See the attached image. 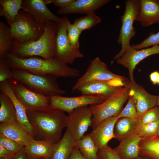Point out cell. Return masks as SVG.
Returning <instances> with one entry per match:
<instances>
[{
	"instance_id": "cell-1",
	"label": "cell",
	"mask_w": 159,
	"mask_h": 159,
	"mask_svg": "<svg viewBox=\"0 0 159 159\" xmlns=\"http://www.w3.org/2000/svg\"><path fill=\"white\" fill-rule=\"evenodd\" d=\"M5 59L11 68L23 69L37 74L72 77H78L80 74L77 69L55 57L49 59L37 57L21 58L9 53Z\"/></svg>"
},
{
	"instance_id": "cell-2",
	"label": "cell",
	"mask_w": 159,
	"mask_h": 159,
	"mask_svg": "<svg viewBox=\"0 0 159 159\" xmlns=\"http://www.w3.org/2000/svg\"><path fill=\"white\" fill-rule=\"evenodd\" d=\"M27 117L35 130L36 137L57 143L66 127L67 115L61 110L50 108L46 110H26Z\"/></svg>"
},
{
	"instance_id": "cell-3",
	"label": "cell",
	"mask_w": 159,
	"mask_h": 159,
	"mask_svg": "<svg viewBox=\"0 0 159 159\" xmlns=\"http://www.w3.org/2000/svg\"><path fill=\"white\" fill-rule=\"evenodd\" d=\"M57 24L49 21L44 25L43 34L36 41L27 43L13 41L10 53L18 57L25 58L37 57L46 59L54 58L55 55V40Z\"/></svg>"
},
{
	"instance_id": "cell-4",
	"label": "cell",
	"mask_w": 159,
	"mask_h": 159,
	"mask_svg": "<svg viewBox=\"0 0 159 159\" xmlns=\"http://www.w3.org/2000/svg\"><path fill=\"white\" fill-rule=\"evenodd\" d=\"M11 69L12 78L33 91L49 97L66 92L60 88L56 77L53 76L37 74L21 69Z\"/></svg>"
},
{
	"instance_id": "cell-5",
	"label": "cell",
	"mask_w": 159,
	"mask_h": 159,
	"mask_svg": "<svg viewBox=\"0 0 159 159\" xmlns=\"http://www.w3.org/2000/svg\"><path fill=\"white\" fill-rule=\"evenodd\" d=\"M44 32V25L38 22L31 15L22 9L19 11L9 29L12 40L23 43L37 40Z\"/></svg>"
},
{
	"instance_id": "cell-6",
	"label": "cell",
	"mask_w": 159,
	"mask_h": 159,
	"mask_svg": "<svg viewBox=\"0 0 159 159\" xmlns=\"http://www.w3.org/2000/svg\"><path fill=\"white\" fill-rule=\"evenodd\" d=\"M130 90L128 84L103 102L91 105L90 108L92 114V129L103 120L118 115L129 97Z\"/></svg>"
},
{
	"instance_id": "cell-7",
	"label": "cell",
	"mask_w": 159,
	"mask_h": 159,
	"mask_svg": "<svg viewBox=\"0 0 159 159\" xmlns=\"http://www.w3.org/2000/svg\"><path fill=\"white\" fill-rule=\"evenodd\" d=\"M140 10V0L125 1V10L123 14L121 16L122 25L117 40L118 44L121 45L122 47L120 52L115 56L114 60L121 57L130 47V39L136 33L133 24Z\"/></svg>"
},
{
	"instance_id": "cell-8",
	"label": "cell",
	"mask_w": 159,
	"mask_h": 159,
	"mask_svg": "<svg viewBox=\"0 0 159 159\" xmlns=\"http://www.w3.org/2000/svg\"><path fill=\"white\" fill-rule=\"evenodd\" d=\"M68 20L67 16H64L62 17L61 21L57 24L55 40L54 57L67 64H72L76 59L84 57L79 49L72 47L69 41L67 26Z\"/></svg>"
},
{
	"instance_id": "cell-9",
	"label": "cell",
	"mask_w": 159,
	"mask_h": 159,
	"mask_svg": "<svg viewBox=\"0 0 159 159\" xmlns=\"http://www.w3.org/2000/svg\"><path fill=\"white\" fill-rule=\"evenodd\" d=\"M95 81L125 83L129 81L125 77L110 71L106 64L97 57L91 61L86 72L77 81L72 88V91H76L86 83Z\"/></svg>"
},
{
	"instance_id": "cell-10",
	"label": "cell",
	"mask_w": 159,
	"mask_h": 159,
	"mask_svg": "<svg viewBox=\"0 0 159 159\" xmlns=\"http://www.w3.org/2000/svg\"><path fill=\"white\" fill-rule=\"evenodd\" d=\"M8 80L16 97L26 110L42 111L51 108L50 97L29 89L13 78Z\"/></svg>"
},
{
	"instance_id": "cell-11",
	"label": "cell",
	"mask_w": 159,
	"mask_h": 159,
	"mask_svg": "<svg viewBox=\"0 0 159 159\" xmlns=\"http://www.w3.org/2000/svg\"><path fill=\"white\" fill-rule=\"evenodd\" d=\"M92 122V114L90 108L84 106L68 113L66 127L74 141H77L84 135Z\"/></svg>"
},
{
	"instance_id": "cell-12",
	"label": "cell",
	"mask_w": 159,
	"mask_h": 159,
	"mask_svg": "<svg viewBox=\"0 0 159 159\" xmlns=\"http://www.w3.org/2000/svg\"><path fill=\"white\" fill-rule=\"evenodd\" d=\"M106 99L97 95H84L75 97L57 96L50 97L52 108L58 109L69 113L77 108L100 103Z\"/></svg>"
},
{
	"instance_id": "cell-13",
	"label": "cell",
	"mask_w": 159,
	"mask_h": 159,
	"mask_svg": "<svg viewBox=\"0 0 159 159\" xmlns=\"http://www.w3.org/2000/svg\"><path fill=\"white\" fill-rule=\"evenodd\" d=\"M159 53V46L155 45L151 47L136 50L130 47L124 54L117 60V63L127 69L130 81L135 82L133 72L136 66L147 57Z\"/></svg>"
},
{
	"instance_id": "cell-14",
	"label": "cell",
	"mask_w": 159,
	"mask_h": 159,
	"mask_svg": "<svg viewBox=\"0 0 159 159\" xmlns=\"http://www.w3.org/2000/svg\"><path fill=\"white\" fill-rule=\"evenodd\" d=\"M127 85L123 82L92 81L82 85L76 91L80 92L82 95H97L107 99Z\"/></svg>"
},
{
	"instance_id": "cell-15",
	"label": "cell",
	"mask_w": 159,
	"mask_h": 159,
	"mask_svg": "<svg viewBox=\"0 0 159 159\" xmlns=\"http://www.w3.org/2000/svg\"><path fill=\"white\" fill-rule=\"evenodd\" d=\"M0 92L8 96L13 103L15 107L17 120L19 126L34 139L36 134L34 127L27 116L25 107L17 98L8 80L0 82Z\"/></svg>"
},
{
	"instance_id": "cell-16",
	"label": "cell",
	"mask_w": 159,
	"mask_h": 159,
	"mask_svg": "<svg viewBox=\"0 0 159 159\" xmlns=\"http://www.w3.org/2000/svg\"><path fill=\"white\" fill-rule=\"evenodd\" d=\"M21 9L31 15L39 23L44 25L49 21L57 24L62 18L57 16L49 9L43 0H22Z\"/></svg>"
},
{
	"instance_id": "cell-17",
	"label": "cell",
	"mask_w": 159,
	"mask_h": 159,
	"mask_svg": "<svg viewBox=\"0 0 159 159\" xmlns=\"http://www.w3.org/2000/svg\"><path fill=\"white\" fill-rule=\"evenodd\" d=\"M117 119V116H115L103 120L93 128L90 134L99 150L107 146L109 141L114 138V127Z\"/></svg>"
},
{
	"instance_id": "cell-18",
	"label": "cell",
	"mask_w": 159,
	"mask_h": 159,
	"mask_svg": "<svg viewBox=\"0 0 159 159\" xmlns=\"http://www.w3.org/2000/svg\"><path fill=\"white\" fill-rule=\"evenodd\" d=\"M130 92L135 96L138 113L140 117L150 109L157 106V96L150 94L135 82L129 81Z\"/></svg>"
},
{
	"instance_id": "cell-19",
	"label": "cell",
	"mask_w": 159,
	"mask_h": 159,
	"mask_svg": "<svg viewBox=\"0 0 159 159\" xmlns=\"http://www.w3.org/2000/svg\"><path fill=\"white\" fill-rule=\"evenodd\" d=\"M140 10L135 21L143 27L159 23L158 0H140Z\"/></svg>"
},
{
	"instance_id": "cell-20",
	"label": "cell",
	"mask_w": 159,
	"mask_h": 159,
	"mask_svg": "<svg viewBox=\"0 0 159 159\" xmlns=\"http://www.w3.org/2000/svg\"><path fill=\"white\" fill-rule=\"evenodd\" d=\"M111 1L110 0H75L71 4L57 11L59 14H87L94 12Z\"/></svg>"
},
{
	"instance_id": "cell-21",
	"label": "cell",
	"mask_w": 159,
	"mask_h": 159,
	"mask_svg": "<svg viewBox=\"0 0 159 159\" xmlns=\"http://www.w3.org/2000/svg\"><path fill=\"white\" fill-rule=\"evenodd\" d=\"M56 144L46 140L34 139L24 150L29 159H49Z\"/></svg>"
},
{
	"instance_id": "cell-22",
	"label": "cell",
	"mask_w": 159,
	"mask_h": 159,
	"mask_svg": "<svg viewBox=\"0 0 159 159\" xmlns=\"http://www.w3.org/2000/svg\"><path fill=\"white\" fill-rule=\"evenodd\" d=\"M142 139L135 134L132 135L122 140L114 149L120 159H134L139 155Z\"/></svg>"
},
{
	"instance_id": "cell-23",
	"label": "cell",
	"mask_w": 159,
	"mask_h": 159,
	"mask_svg": "<svg viewBox=\"0 0 159 159\" xmlns=\"http://www.w3.org/2000/svg\"><path fill=\"white\" fill-rule=\"evenodd\" d=\"M0 134L22 145H29L34 139L18 125L9 122H0Z\"/></svg>"
},
{
	"instance_id": "cell-24",
	"label": "cell",
	"mask_w": 159,
	"mask_h": 159,
	"mask_svg": "<svg viewBox=\"0 0 159 159\" xmlns=\"http://www.w3.org/2000/svg\"><path fill=\"white\" fill-rule=\"evenodd\" d=\"M140 119H134L127 117L118 119L114 127V138L120 142L124 138L135 134L139 127Z\"/></svg>"
},
{
	"instance_id": "cell-25",
	"label": "cell",
	"mask_w": 159,
	"mask_h": 159,
	"mask_svg": "<svg viewBox=\"0 0 159 159\" xmlns=\"http://www.w3.org/2000/svg\"><path fill=\"white\" fill-rule=\"evenodd\" d=\"M75 141L66 129L60 141L56 144L49 159H69L75 147Z\"/></svg>"
},
{
	"instance_id": "cell-26",
	"label": "cell",
	"mask_w": 159,
	"mask_h": 159,
	"mask_svg": "<svg viewBox=\"0 0 159 159\" xmlns=\"http://www.w3.org/2000/svg\"><path fill=\"white\" fill-rule=\"evenodd\" d=\"M0 122H9L19 125L13 103L8 96L1 92L0 93Z\"/></svg>"
},
{
	"instance_id": "cell-27",
	"label": "cell",
	"mask_w": 159,
	"mask_h": 159,
	"mask_svg": "<svg viewBox=\"0 0 159 159\" xmlns=\"http://www.w3.org/2000/svg\"><path fill=\"white\" fill-rule=\"evenodd\" d=\"M22 0H0V16L4 17L9 26L21 9Z\"/></svg>"
},
{
	"instance_id": "cell-28",
	"label": "cell",
	"mask_w": 159,
	"mask_h": 159,
	"mask_svg": "<svg viewBox=\"0 0 159 159\" xmlns=\"http://www.w3.org/2000/svg\"><path fill=\"white\" fill-rule=\"evenodd\" d=\"M74 144L87 159H99V150L90 134L84 135L80 139L75 141Z\"/></svg>"
},
{
	"instance_id": "cell-29",
	"label": "cell",
	"mask_w": 159,
	"mask_h": 159,
	"mask_svg": "<svg viewBox=\"0 0 159 159\" xmlns=\"http://www.w3.org/2000/svg\"><path fill=\"white\" fill-rule=\"evenodd\" d=\"M139 145V155L159 159V136L149 139H142Z\"/></svg>"
},
{
	"instance_id": "cell-30",
	"label": "cell",
	"mask_w": 159,
	"mask_h": 159,
	"mask_svg": "<svg viewBox=\"0 0 159 159\" xmlns=\"http://www.w3.org/2000/svg\"><path fill=\"white\" fill-rule=\"evenodd\" d=\"M9 27L4 22H0V59L5 58L10 53L13 45V41L11 38Z\"/></svg>"
},
{
	"instance_id": "cell-31",
	"label": "cell",
	"mask_w": 159,
	"mask_h": 159,
	"mask_svg": "<svg viewBox=\"0 0 159 159\" xmlns=\"http://www.w3.org/2000/svg\"><path fill=\"white\" fill-rule=\"evenodd\" d=\"M101 18L97 16L95 12L76 19L73 24L82 32L90 29L100 23Z\"/></svg>"
},
{
	"instance_id": "cell-32",
	"label": "cell",
	"mask_w": 159,
	"mask_h": 159,
	"mask_svg": "<svg viewBox=\"0 0 159 159\" xmlns=\"http://www.w3.org/2000/svg\"><path fill=\"white\" fill-rule=\"evenodd\" d=\"M159 120L145 124L138 127L135 134L142 139H149L158 136Z\"/></svg>"
},
{
	"instance_id": "cell-33",
	"label": "cell",
	"mask_w": 159,
	"mask_h": 159,
	"mask_svg": "<svg viewBox=\"0 0 159 159\" xmlns=\"http://www.w3.org/2000/svg\"><path fill=\"white\" fill-rule=\"evenodd\" d=\"M117 117L118 119L122 117L134 119H140L136 109L135 97L130 92L127 104L117 116Z\"/></svg>"
},
{
	"instance_id": "cell-34",
	"label": "cell",
	"mask_w": 159,
	"mask_h": 159,
	"mask_svg": "<svg viewBox=\"0 0 159 159\" xmlns=\"http://www.w3.org/2000/svg\"><path fill=\"white\" fill-rule=\"evenodd\" d=\"M67 36L69 42L74 47L79 49L80 36L82 31L68 20L67 23Z\"/></svg>"
},
{
	"instance_id": "cell-35",
	"label": "cell",
	"mask_w": 159,
	"mask_h": 159,
	"mask_svg": "<svg viewBox=\"0 0 159 159\" xmlns=\"http://www.w3.org/2000/svg\"><path fill=\"white\" fill-rule=\"evenodd\" d=\"M0 145L14 155L20 152L25 147L19 143L1 134H0Z\"/></svg>"
},
{
	"instance_id": "cell-36",
	"label": "cell",
	"mask_w": 159,
	"mask_h": 159,
	"mask_svg": "<svg viewBox=\"0 0 159 159\" xmlns=\"http://www.w3.org/2000/svg\"><path fill=\"white\" fill-rule=\"evenodd\" d=\"M158 120H159V106H157L147 111L140 117L139 127L145 124Z\"/></svg>"
},
{
	"instance_id": "cell-37",
	"label": "cell",
	"mask_w": 159,
	"mask_h": 159,
	"mask_svg": "<svg viewBox=\"0 0 159 159\" xmlns=\"http://www.w3.org/2000/svg\"><path fill=\"white\" fill-rule=\"evenodd\" d=\"M159 45V32L156 34H150V35L141 43L131 45L132 48L139 50L146 48L150 46Z\"/></svg>"
},
{
	"instance_id": "cell-38",
	"label": "cell",
	"mask_w": 159,
	"mask_h": 159,
	"mask_svg": "<svg viewBox=\"0 0 159 159\" xmlns=\"http://www.w3.org/2000/svg\"><path fill=\"white\" fill-rule=\"evenodd\" d=\"M12 78L11 68L5 58L0 59V82Z\"/></svg>"
},
{
	"instance_id": "cell-39",
	"label": "cell",
	"mask_w": 159,
	"mask_h": 159,
	"mask_svg": "<svg viewBox=\"0 0 159 159\" xmlns=\"http://www.w3.org/2000/svg\"><path fill=\"white\" fill-rule=\"evenodd\" d=\"M99 159H120L114 149L107 145L99 150Z\"/></svg>"
},
{
	"instance_id": "cell-40",
	"label": "cell",
	"mask_w": 159,
	"mask_h": 159,
	"mask_svg": "<svg viewBox=\"0 0 159 159\" xmlns=\"http://www.w3.org/2000/svg\"><path fill=\"white\" fill-rule=\"evenodd\" d=\"M43 1L46 4L53 3L56 6L60 7V8H63L71 4L75 0H43Z\"/></svg>"
},
{
	"instance_id": "cell-41",
	"label": "cell",
	"mask_w": 159,
	"mask_h": 159,
	"mask_svg": "<svg viewBox=\"0 0 159 159\" xmlns=\"http://www.w3.org/2000/svg\"><path fill=\"white\" fill-rule=\"evenodd\" d=\"M14 155L0 145V157L4 159H11Z\"/></svg>"
},
{
	"instance_id": "cell-42",
	"label": "cell",
	"mask_w": 159,
	"mask_h": 159,
	"mask_svg": "<svg viewBox=\"0 0 159 159\" xmlns=\"http://www.w3.org/2000/svg\"><path fill=\"white\" fill-rule=\"evenodd\" d=\"M69 159H87L82 155L79 149L75 146Z\"/></svg>"
},
{
	"instance_id": "cell-43",
	"label": "cell",
	"mask_w": 159,
	"mask_h": 159,
	"mask_svg": "<svg viewBox=\"0 0 159 159\" xmlns=\"http://www.w3.org/2000/svg\"><path fill=\"white\" fill-rule=\"evenodd\" d=\"M11 159H29L26 153L24 148L20 152L14 155Z\"/></svg>"
},
{
	"instance_id": "cell-44",
	"label": "cell",
	"mask_w": 159,
	"mask_h": 159,
	"mask_svg": "<svg viewBox=\"0 0 159 159\" xmlns=\"http://www.w3.org/2000/svg\"><path fill=\"white\" fill-rule=\"evenodd\" d=\"M159 75V72L156 71L152 72L150 75V80L153 85L157 84L158 78Z\"/></svg>"
},
{
	"instance_id": "cell-45",
	"label": "cell",
	"mask_w": 159,
	"mask_h": 159,
	"mask_svg": "<svg viewBox=\"0 0 159 159\" xmlns=\"http://www.w3.org/2000/svg\"><path fill=\"white\" fill-rule=\"evenodd\" d=\"M134 159H155L152 157L145 155H139L137 158Z\"/></svg>"
},
{
	"instance_id": "cell-46",
	"label": "cell",
	"mask_w": 159,
	"mask_h": 159,
	"mask_svg": "<svg viewBox=\"0 0 159 159\" xmlns=\"http://www.w3.org/2000/svg\"><path fill=\"white\" fill-rule=\"evenodd\" d=\"M157 106H159V96L158 97Z\"/></svg>"
},
{
	"instance_id": "cell-47",
	"label": "cell",
	"mask_w": 159,
	"mask_h": 159,
	"mask_svg": "<svg viewBox=\"0 0 159 159\" xmlns=\"http://www.w3.org/2000/svg\"><path fill=\"white\" fill-rule=\"evenodd\" d=\"M157 84H159V75L158 78V83Z\"/></svg>"
},
{
	"instance_id": "cell-48",
	"label": "cell",
	"mask_w": 159,
	"mask_h": 159,
	"mask_svg": "<svg viewBox=\"0 0 159 159\" xmlns=\"http://www.w3.org/2000/svg\"><path fill=\"white\" fill-rule=\"evenodd\" d=\"M158 136H159V131L158 134Z\"/></svg>"
},
{
	"instance_id": "cell-49",
	"label": "cell",
	"mask_w": 159,
	"mask_h": 159,
	"mask_svg": "<svg viewBox=\"0 0 159 159\" xmlns=\"http://www.w3.org/2000/svg\"></svg>"
},
{
	"instance_id": "cell-50",
	"label": "cell",
	"mask_w": 159,
	"mask_h": 159,
	"mask_svg": "<svg viewBox=\"0 0 159 159\" xmlns=\"http://www.w3.org/2000/svg\"></svg>"
}]
</instances>
